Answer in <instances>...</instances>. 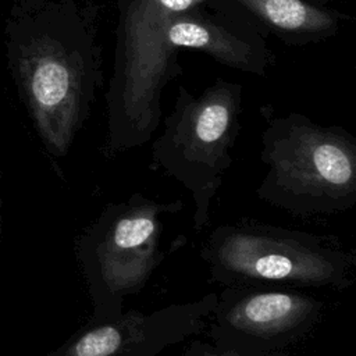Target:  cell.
Wrapping results in <instances>:
<instances>
[{
  "mask_svg": "<svg viewBox=\"0 0 356 356\" xmlns=\"http://www.w3.org/2000/svg\"><path fill=\"white\" fill-rule=\"evenodd\" d=\"M217 303L210 292L195 302L174 303L152 313L129 310L118 318L86 323L46 356H157L200 334Z\"/></svg>",
  "mask_w": 356,
  "mask_h": 356,
  "instance_id": "cell-7",
  "label": "cell"
},
{
  "mask_svg": "<svg viewBox=\"0 0 356 356\" xmlns=\"http://www.w3.org/2000/svg\"><path fill=\"white\" fill-rule=\"evenodd\" d=\"M159 3L168 10L182 11L186 10L193 3V0H159Z\"/></svg>",
  "mask_w": 356,
  "mask_h": 356,
  "instance_id": "cell-10",
  "label": "cell"
},
{
  "mask_svg": "<svg viewBox=\"0 0 356 356\" xmlns=\"http://www.w3.org/2000/svg\"><path fill=\"white\" fill-rule=\"evenodd\" d=\"M234 114L222 102H209L191 118L172 120L153 146V165L163 168L192 195L193 228L209 222L211 202L232 163Z\"/></svg>",
  "mask_w": 356,
  "mask_h": 356,
  "instance_id": "cell-6",
  "label": "cell"
},
{
  "mask_svg": "<svg viewBox=\"0 0 356 356\" xmlns=\"http://www.w3.org/2000/svg\"><path fill=\"white\" fill-rule=\"evenodd\" d=\"M46 0H14L4 24L6 64L42 140L68 135L79 120L74 72Z\"/></svg>",
  "mask_w": 356,
  "mask_h": 356,
  "instance_id": "cell-4",
  "label": "cell"
},
{
  "mask_svg": "<svg viewBox=\"0 0 356 356\" xmlns=\"http://www.w3.org/2000/svg\"><path fill=\"white\" fill-rule=\"evenodd\" d=\"M0 231H1V224H0Z\"/></svg>",
  "mask_w": 356,
  "mask_h": 356,
  "instance_id": "cell-11",
  "label": "cell"
},
{
  "mask_svg": "<svg viewBox=\"0 0 356 356\" xmlns=\"http://www.w3.org/2000/svg\"><path fill=\"white\" fill-rule=\"evenodd\" d=\"M268 171L256 196L298 217L328 216L356 204V143L338 129L282 121L263 139Z\"/></svg>",
  "mask_w": 356,
  "mask_h": 356,
  "instance_id": "cell-3",
  "label": "cell"
},
{
  "mask_svg": "<svg viewBox=\"0 0 356 356\" xmlns=\"http://www.w3.org/2000/svg\"><path fill=\"white\" fill-rule=\"evenodd\" d=\"M178 356H292L288 352H275L268 355H248L236 350H228L218 348L210 342L193 339Z\"/></svg>",
  "mask_w": 356,
  "mask_h": 356,
  "instance_id": "cell-9",
  "label": "cell"
},
{
  "mask_svg": "<svg viewBox=\"0 0 356 356\" xmlns=\"http://www.w3.org/2000/svg\"><path fill=\"white\" fill-rule=\"evenodd\" d=\"M271 24L282 29L312 28L323 17L300 0H248Z\"/></svg>",
  "mask_w": 356,
  "mask_h": 356,
  "instance_id": "cell-8",
  "label": "cell"
},
{
  "mask_svg": "<svg viewBox=\"0 0 356 356\" xmlns=\"http://www.w3.org/2000/svg\"><path fill=\"white\" fill-rule=\"evenodd\" d=\"M200 257L221 286L345 291L355 282L356 253L339 238L248 217L216 227Z\"/></svg>",
  "mask_w": 356,
  "mask_h": 356,
  "instance_id": "cell-1",
  "label": "cell"
},
{
  "mask_svg": "<svg viewBox=\"0 0 356 356\" xmlns=\"http://www.w3.org/2000/svg\"><path fill=\"white\" fill-rule=\"evenodd\" d=\"M325 305L298 288L222 286L209 316L211 343L248 355L286 352L323 321Z\"/></svg>",
  "mask_w": 356,
  "mask_h": 356,
  "instance_id": "cell-5",
  "label": "cell"
},
{
  "mask_svg": "<svg viewBox=\"0 0 356 356\" xmlns=\"http://www.w3.org/2000/svg\"><path fill=\"white\" fill-rule=\"evenodd\" d=\"M181 200L156 202L140 192L108 203L75 241V256L92 302L89 323L110 321L124 312L127 296L139 293L161 264V216Z\"/></svg>",
  "mask_w": 356,
  "mask_h": 356,
  "instance_id": "cell-2",
  "label": "cell"
}]
</instances>
